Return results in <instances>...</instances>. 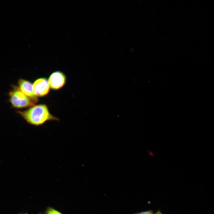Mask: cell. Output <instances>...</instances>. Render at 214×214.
Returning a JSON list of instances; mask_svg holds the SVG:
<instances>
[{
    "mask_svg": "<svg viewBox=\"0 0 214 214\" xmlns=\"http://www.w3.org/2000/svg\"><path fill=\"white\" fill-rule=\"evenodd\" d=\"M66 81V75L60 71H55L52 73L48 80L50 87L54 90L62 88L65 84Z\"/></svg>",
    "mask_w": 214,
    "mask_h": 214,
    "instance_id": "3",
    "label": "cell"
},
{
    "mask_svg": "<svg viewBox=\"0 0 214 214\" xmlns=\"http://www.w3.org/2000/svg\"><path fill=\"white\" fill-rule=\"evenodd\" d=\"M154 214H163L159 210H158V211H157Z\"/></svg>",
    "mask_w": 214,
    "mask_h": 214,
    "instance_id": "9",
    "label": "cell"
},
{
    "mask_svg": "<svg viewBox=\"0 0 214 214\" xmlns=\"http://www.w3.org/2000/svg\"><path fill=\"white\" fill-rule=\"evenodd\" d=\"M44 213L45 214H63L57 210L50 207L46 208Z\"/></svg>",
    "mask_w": 214,
    "mask_h": 214,
    "instance_id": "6",
    "label": "cell"
},
{
    "mask_svg": "<svg viewBox=\"0 0 214 214\" xmlns=\"http://www.w3.org/2000/svg\"><path fill=\"white\" fill-rule=\"evenodd\" d=\"M17 112L27 123L36 126L41 125L48 121L59 120L50 113L47 106L44 104L34 106L26 110Z\"/></svg>",
    "mask_w": 214,
    "mask_h": 214,
    "instance_id": "1",
    "label": "cell"
},
{
    "mask_svg": "<svg viewBox=\"0 0 214 214\" xmlns=\"http://www.w3.org/2000/svg\"><path fill=\"white\" fill-rule=\"evenodd\" d=\"M19 214H28V213H20Z\"/></svg>",
    "mask_w": 214,
    "mask_h": 214,
    "instance_id": "10",
    "label": "cell"
},
{
    "mask_svg": "<svg viewBox=\"0 0 214 214\" xmlns=\"http://www.w3.org/2000/svg\"><path fill=\"white\" fill-rule=\"evenodd\" d=\"M38 214H42L41 213H39Z\"/></svg>",
    "mask_w": 214,
    "mask_h": 214,
    "instance_id": "11",
    "label": "cell"
},
{
    "mask_svg": "<svg viewBox=\"0 0 214 214\" xmlns=\"http://www.w3.org/2000/svg\"><path fill=\"white\" fill-rule=\"evenodd\" d=\"M18 83L19 88L23 93L31 98L35 103L37 101V98L34 93L33 85L31 83L21 79L19 80Z\"/></svg>",
    "mask_w": 214,
    "mask_h": 214,
    "instance_id": "5",
    "label": "cell"
},
{
    "mask_svg": "<svg viewBox=\"0 0 214 214\" xmlns=\"http://www.w3.org/2000/svg\"><path fill=\"white\" fill-rule=\"evenodd\" d=\"M34 92L36 96H43L48 94L50 85L47 80L41 78L36 80L33 84Z\"/></svg>",
    "mask_w": 214,
    "mask_h": 214,
    "instance_id": "4",
    "label": "cell"
},
{
    "mask_svg": "<svg viewBox=\"0 0 214 214\" xmlns=\"http://www.w3.org/2000/svg\"><path fill=\"white\" fill-rule=\"evenodd\" d=\"M133 214H153V212L151 210H149L143 211L138 213H134Z\"/></svg>",
    "mask_w": 214,
    "mask_h": 214,
    "instance_id": "7",
    "label": "cell"
},
{
    "mask_svg": "<svg viewBox=\"0 0 214 214\" xmlns=\"http://www.w3.org/2000/svg\"><path fill=\"white\" fill-rule=\"evenodd\" d=\"M9 95L10 101L14 107L23 108L35 106V102L33 100L25 95L17 87L10 92Z\"/></svg>",
    "mask_w": 214,
    "mask_h": 214,
    "instance_id": "2",
    "label": "cell"
},
{
    "mask_svg": "<svg viewBox=\"0 0 214 214\" xmlns=\"http://www.w3.org/2000/svg\"><path fill=\"white\" fill-rule=\"evenodd\" d=\"M148 155L150 156L153 157L155 155L154 153L150 150H148Z\"/></svg>",
    "mask_w": 214,
    "mask_h": 214,
    "instance_id": "8",
    "label": "cell"
}]
</instances>
